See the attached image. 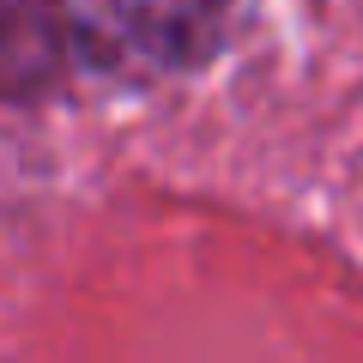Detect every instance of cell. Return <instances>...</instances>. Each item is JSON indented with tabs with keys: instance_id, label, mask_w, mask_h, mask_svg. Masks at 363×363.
Returning <instances> with one entry per match:
<instances>
[{
	"instance_id": "cell-2",
	"label": "cell",
	"mask_w": 363,
	"mask_h": 363,
	"mask_svg": "<svg viewBox=\"0 0 363 363\" xmlns=\"http://www.w3.org/2000/svg\"><path fill=\"white\" fill-rule=\"evenodd\" d=\"M61 55H67L61 0H0V104L43 91Z\"/></svg>"
},
{
	"instance_id": "cell-1",
	"label": "cell",
	"mask_w": 363,
	"mask_h": 363,
	"mask_svg": "<svg viewBox=\"0 0 363 363\" xmlns=\"http://www.w3.org/2000/svg\"><path fill=\"white\" fill-rule=\"evenodd\" d=\"M67 49L85 67L152 85L194 73L230 25V0H61Z\"/></svg>"
}]
</instances>
